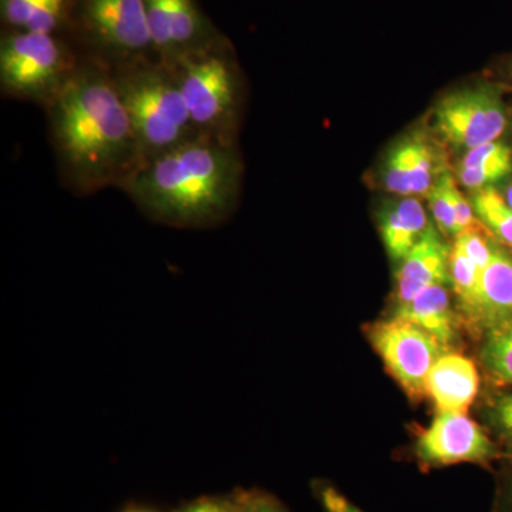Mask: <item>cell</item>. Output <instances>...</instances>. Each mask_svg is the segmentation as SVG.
<instances>
[{"instance_id": "6da1fadb", "label": "cell", "mask_w": 512, "mask_h": 512, "mask_svg": "<svg viewBox=\"0 0 512 512\" xmlns=\"http://www.w3.org/2000/svg\"><path fill=\"white\" fill-rule=\"evenodd\" d=\"M45 111L60 175L74 194L121 188L143 163L107 64H80Z\"/></svg>"}, {"instance_id": "7a4b0ae2", "label": "cell", "mask_w": 512, "mask_h": 512, "mask_svg": "<svg viewBox=\"0 0 512 512\" xmlns=\"http://www.w3.org/2000/svg\"><path fill=\"white\" fill-rule=\"evenodd\" d=\"M242 175L237 143L197 136L144 161L120 190L154 221L205 227L234 211Z\"/></svg>"}, {"instance_id": "3957f363", "label": "cell", "mask_w": 512, "mask_h": 512, "mask_svg": "<svg viewBox=\"0 0 512 512\" xmlns=\"http://www.w3.org/2000/svg\"><path fill=\"white\" fill-rule=\"evenodd\" d=\"M109 67L136 131L143 163L201 136L170 64L140 57Z\"/></svg>"}, {"instance_id": "277c9868", "label": "cell", "mask_w": 512, "mask_h": 512, "mask_svg": "<svg viewBox=\"0 0 512 512\" xmlns=\"http://www.w3.org/2000/svg\"><path fill=\"white\" fill-rule=\"evenodd\" d=\"M170 66L198 133L237 143L244 86L234 60L210 45Z\"/></svg>"}, {"instance_id": "5b68a950", "label": "cell", "mask_w": 512, "mask_h": 512, "mask_svg": "<svg viewBox=\"0 0 512 512\" xmlns=\"http://www.w3.org/2000/svg\"><path fill=\"white\" fill-rule=\"evenodd\" d=\"M80 64L53 33L20 30L6 36L0 47V87L5 96L45 109Z\"/></svg>"}, {"instance_id": "8992f818", "label": "cell", "mask_w": 512, "mask_h": 512, "mask_svg": "<svg viewBox=\"0 0 512 512\" xmlns=\"http://www.w3.org/2000/svg\"><path fill=\"white\" fill-rule=\"evenodd\" d=\"M507 124V104L497 84H480L448 93L433 111L434 130L456 150L470 151L498 141Z\"/></svg>"}, {"instance_id": "52a82bcc", "label": "cell", "mask_w": 512, "mask_h": 512, "mask_svg": "<svg viewBox=\"0 0 512 512\" xmlns=\"http://www.w3.org/2000/svg\"><path fill=\"white\" fill-rule=\"evenodd\" d=\"M367 333L387 372L403 387L407 396L414 400L424 399L431 369L450 349L426 330L396 316L375 323Z\"/></svg>"}, {"instance_id": "ba28073f", "label": "cell", "mask_w": 512, "mask_h": 512, "mask_svg": "<svg viewBox=\"0 0 512 512\" xmlns=\"http://www.w3.org/2000/svg\"><path fill=\"white\" fill-rule=\"evenodd\" d=\"M83 18L107 66L147 57L153 50L144 0H83Z\"/></svg>"}, {"instance_id": "9c48e42d", "label": "cell", "mask_w": 512, "mask_h": 512, "mask_svg": "<svg viewBox=\"0 0 512 512\" xmlns=\"http://www.w3.org/2000/svg\"><path fill=\"white\" fill-rule=\"evenodd\" d=\"M421 466L441 468L461 463L487 466L500 456L493 440L467 413L439 412L414 444Z\"/></svg>"}, {"instance_id": "30bf717a", "label": "cell", "mask_w": 512, "mask_h": 512, "mask_svg": "<svg viewBox=\"0 0 512 512\" xmlns=\"http://www.w3.org/2000/svg\"><path fill=\"white\" fill-rule=\"evenodd\" d=\"M440 156L429 137L420 133L400 138L384 156L380 184L400 197L429 194L440 178Z\"/></svg>"}, {"instance_id": "8fae6325", "label": "cell", "mask_w": 512, "mask_h": 512, "mask_svg": "<svg viewBox=\"0 0 512 512\" xmlns=\"http://www.w3.org/2000/svg\"><path fill=\"white\" fill-rule=\"evenodd\" d=\"M450 254L451 248L430 224L397 271V306L412 301L430 286L450 284Z\"/></svg>"}, {"instance_id": "7c38bea8", "label": "cell", "mask_w": 512, "mask_h": 512, "mask_svg": "<svg viewBox=\"0 0 512 512\" xmlns=\"http://www.w3.org/2000/svg\"><path fill=\"white\" fill-rule=\"evenodd\" d=\"M480 390L476 363L460 353L448 352L437 360L427 377V396L443 413H467Z\"/></svg>"}, {"instance_id": "4fadbf2b", "label": "cell", "mask_w": 512, "mask_h": 512, "mask_svg": "<svg viewBox=\"0 0 512 512\" xmlns=\"http://www.w3.org/2000/svg\"><path fill=\"white\" fill-rule=\"evenodd\" d=\"M512 322V254L495 242L493 258L481 275L473 323L485 333Z\"/></svg>"}, {"instance_id": "5bb4252c", "label": "cell", "mask_w": 512, "mask_h": 512, "mask_svg": "<svg viewBox=\"0 0 512 512\" xmlns=\"http://www.w3.org/2000/svg\"><path fill=\"white\" fill-rule=\"evenodd\" d=\"M394 316L426 330L448 349L456 342L457 316L451 306L447 285H433L424 289L412 301L397 306Z\"/></svg>"}, {"instance_id": "9a60e30c", "label": "cell", "mask_w": 512, "mask_h": 512, "mask_svg": "<svg viewBox=\"0 0 512 512\" xmlns=\"http://www.w3.org/2000/svg\"><path fill=\"white\" fill-rule=\"evenodd\" d=\"M430 222L423 204L414 197L390 202L380 215V231L390 258L402 262L423 237Z\"/></svg>"}, {"instance_id": "2e32d148", "label": "cell", "mask_w": 512, "mask_h": 512, "mask_svg": "<svg viewBox=\"0 0 512 512\" xmlns=\"http://www.w3.org/2000/svg\"><path fill=\"white\" fill-rule=\"evenodd\" d=\"M512 173V151L501 141L467 151L458 165V181L468 190L481 191Z\"/></svg>"}, {"instance_id": "e0dca14e", "label": "cell", "mask_w": 512, "mask_h": 512, "mask_svg": "<svg viewBox=\"0 0 512 512\" xmlns=\"http://www.w3.org/2000/svg\"><path fill=\"white\" fill-rule=\"evenodd\" d=\"M67 0H2L3 18L13 28L53 33L62 22Z\"/></svg>"}, {"instance_id": "ac0fdd59", "label": "cell", "mask_w": 512, "mask_h": 512, "mask_svg": "<svg viewBox=\"0 0 512 512\" xmlns=\"http://www.w3.org/2000/svg\"><path fill=\"white\" fill-rule=\"evenodd\" d=\"M471 205L491 237L512 249V210L503 195L493 187L484 188L474 194Z\"/></svg>"}, {"instance_id": "d6986e66", "label": "cell", "mask_w": 512, "mask_h": 512, "mask_svg": "<svg viewBox=\"0 0 512 512\" xmlns=\"http://www.w3.org/2000/svg\"><path fill=\"white\" fill-rule=\"evenodd\" d=\"M450 284L456 293L460 308L468 320L473 323L477 311L478 292H480L481 272L457 247L451 248Z\"/></svg>"}, {"instance_id": "ffe728a7", "label": "cell", "mask_w": 512, "mask_h": 512, "mask_svg": "<svg viewBox=\"0 0 512 512\" xmlns=\"http://www.w3.org/2000/svg\"><path fill=\"white\" fill-rule=\"evenodd\" d=\"M480 356L494 380L512 386V322L485 333Z\"/></svg>"}, {"instance_id": "44dd1931", "label": "cell", "mask_w": 512, "mask_h": 512, "mask_svg": "<svg viewBox=\"0 0 512 512\" xmlns=\"http://www.w3.org/2000/svg\"><path fill=\"white\" fill-rule=\"evenodd\" d=\"M454 183H456V180L450 174H441L439 180L436 181V184L427 194V200H429L430 210L433 212L441 231L448 237L456 238L458 225L453 201H451V188H453Z\"/></svg>"}, {"instance_id": "7402d4cb", "label": "cell", "mask_w": 512, "mask_h": 512, "mask_svg": "<svg viewBox=\"0 0 512 512\" xmlns=\"http://www.w3.org/2000/svg\"><path fill=\"white\" fill-rule=\"evenodd\" d=\"M494 245L495 241L491 239L490 232L480 222L461 232L454 239V247L460 249L477 266L481 275L493 258Z\"/></svg>"}, {"instance_id": "603a6c76", "label": "cell", "mask_w": 512, "mask_h": 512, "mask_svg": "<svg viewBox=\"0 0 512 512\" xmlns=\"http://www.w3.org/2000/svg\"><path fill=\"white\" fill-rule=\"evenodd\" d=\"M487 419L500 439L512 447V390L494 397L487 409Z\"/></svg>"}, {"instance_id": "cb8c5ba5", "label": "cell", "mask_w": 512, "mask_h": 512, "mask_svg": "<svg viewBox=\"0 0 512 512\" xmlns=\"http://www.w3.org/2000/svg\"><path fill=\"white\" fill-rule=\"evenodd\" d=\"M238 512H288L272 495L261 491L238 494Z\"/></svg>"}, {"instance_id": "d4e9b609", "label": "cell", "mask_w": 512, "mask_h": 512, "mask_svg": "<svg viewBox=\"0 0 512 512\" xmlns=\"http://www.w3.org/2000/svg\"><path fill=\"white\" fill-rule=\"evenodd\" d=\"M316 493L325 512H365L332 485L319 484Z\"/></svg>"}, {"instance_id": "484cf974", "label": "cell", "mask_w": 512, "mask_h": 512, "mask_svg": "<svg viewBox=\"0 0 512 512\" xmlns=\"http://www.w3.org/2000/svg\"><path fill=\"white\" fill-rule=\"evenodd\" d=\"M238 494L231 498H201L180 512H238Z\"/></svg>"}, {"instance_id": "4316f807", "label": "cell", "mask_w": 512, "mask_h": 512, "mask_svg": "<svg viewBox=\"0 0 512 512\" xmlns=\"http://www.w3.org/2000/svg\"><path fill=\"white\" fill-rule=\"evenodd\" d=\"M495 512H512V464L504 471L498 483Z\"/></svg>"}, {"instance_id": "83f0119b", "label": "cell", "mask_w": 512, "mask_h": 512, "mask_svg": "<svg viewBox=\"0 0 512 512\" xmlns=\"http://www.w3.org/2000/svg\"><path fill=\"white\" fill-rule=\"evenodd\" d=\"M504 200L512 210V184L508 185L507 190H505Z\"/></svg>"}, {"instance_id": "f1b7e54d", "label": "cell", "mask_w": 512, "mask_h": 512, "mask_svg": "<svg viewBox=\"0 0 512 512\" xmlns=\"http://www.w3.org/2000/svg\"><path fill=\"white\" fill-rule=\"evenodd\" d=\"M508 70H510V76L512 77V59L510 64H508Z\"/></svg>"}, {"instance_id": "f546056e", "label": "cell", "mask_w": 512, "mask_h": 512, "mask_svg": "<svg viewBox=\"0 0 512 512\" xmlns=\"http://www.w3.org/2000/svg\"><path fill=\"white\" fill-rule=\"evenodd\" d=\"M134 512H144V511H134Z\"/></svg>"}]
</instances>
